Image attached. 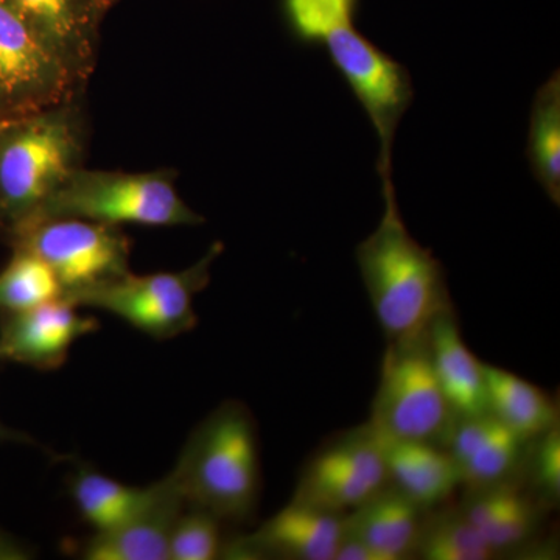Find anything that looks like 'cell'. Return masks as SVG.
Instances as JSON below:
<instances>
[{
  "mask_svg": "<svg viewBox=\"0 0 560 560\" xmlns=\"http://www.w3.org/2000/svg\"><path fill=\"white\" fill-rule=\"evenodd\" d=\"M360 0H282L293 38L324 46L377 132L382 183L393 180V147L401 117L415 98L410 72L378 49L355 25Z\"/></svg>",
  "mask_w": 560,
  "mask_h": 560,
  "instance_id": "1",
  "label": "cell"
},
{
  "mask_svg": "<svg viewBox=\"0 0 560 560\" xmlns=\"http://www.w3.org/2000/svg\"><path fill=\"white\" fill-rule=\"evenodd\" d=\"M382 197L381 223L357 246V264L388 342L418 340L438 316L453 311L444 267L408 231L393 180L382 183Z\"/></svg>",
  "mask_w": 560,
  "mask_h": 560,
  "instance_id": "2",
  "label": "cell"
},
{
  "mask_svg": "<svg viewBox=\"0 0 560 560\" xmlns=\"http://www.w3.org/2000/svg\"><path fill=\"white\" fill-rule=\"evenodd\" d=\"M90 140L84 92L47 108L0 120V231L27 223L77 168Z\"/></svg>",
  "mask_w": 560,
  "mask_h": 560,
  "instance_id": "3",
  "label": "cell"
},
{
  "mask_svg": "<svg viewBox=\"0 0 560 560\" xmlns=\"http://www.w3.org/2000/svg\"><path fill=\"white\" fill-rule=\"evenodd\" d=\"M259 434L241 401H224L191 431L173 470L189 506L224 523L248 522L261 492Z\"/></svg>",
  "mask_w": 560,
  "mask_h": 560,
  "instance_id": "4",
  "label": "cell"
},
{
  "mask_svg": "<svg viewBox=\"0 0 560 560\" xmlns=\"http://www.w3.org/2000/svg\"><path fill=\"white\" fill-rule=\"evenodd\" d=\"M176 178L178 173L173 168L131 173L90 171L83 165L25 224L47 219H81L119 228L124 224L171 228L205 223V217L180 198Z\"/></svg>",
  "mask_w": 560,
  "mask_h": 560,
  "instance_id": "5",
  "label": "cell"
},
{
  "mask_svg": "<svg viewBox=\"0 0 560 560\" xmlns=\"http://www.w3.org/2000/svg\"><path fill=\"white\" fill-rule=\"evenodd\" d=\"M223 250V243L215 242L184 270L142 276L128 271L68 301L109 313L154 340H172L197 327L195 298L208 289L210 270Z\"/></svg>",
  "mask_w": 560,
  "mask_h": 560,
  "instance_id": "6",
  "label": "cell"
},
{
  "mask_svg": "<svg viewBox=\"0 0 560 560\" xmlns=\"http://www.w3.org/2000/svg\"><path fill=\"white\" fill-rule=\"evenodd\" d=\"M455 420L434 372L429 335L388 342L368 422L372 429L445 448Z\"/></svg>",
  "mask_w": 560,
  "mask_h": 560,
  "instance_id": "7",
  "label": "cell"
},
{
  "mask_svg": "<svg viewBox=\"0 0 560 560\" xmlns=\"http://www.w3.org/2000/svg\"><path fill=\"white\" fill-rule=\"evenodd\" d=\"M7 242L46 261L66 300L131 271V241L119 226L81 219L38 220Z\"/></svg>",
  "mask_w": 560,
  "mask_h": 560,
  "instance_id": "8",
  "label": "cell"
},
{
  "mask_svg": "<svg viewBox=\"0 0 560 560\" xmlns=\"http://www.w3.org/2000/svg\"><path fill=\"white\" fill-rule=\"evenodd\" d=\"M386 485L381 445L366 423L324 445L307 460L291 500L345 515Z\"/></svg>",
  "mask_w": 560,
  "mask_h": 560,
  "instance_id": "9",
  "label": "cell"
},
{
  "mask_svg": "<svg viewBox=\"0 0 560 560\" xmlns=\"http://www.w3.org/2000/svg\"><path fill=\"white\" fill-rule=\"evenodd\" d=\"M68 70L0 0V120L25 116L81 94Z\"/></svg>",
  "mask_w": 560,
  "mask_h": 560,
  "instance_id": "10",
  "label": "cell"
},
{
  "mask_svg": "<svg viewBox=\"0 0 560 560\" xmlns=\"http://www.w3.org/2000/svg\"><path fill=\"white\" fill-rule=\"evenodd\" d=\"M98 329L97 319L81 315L66 298L24 312L0 313V363L60 370L72 346Z\"/></svg>",
  "mask_w": 560,
  "mask_h": 560,
  "instance_id": "11",
  "label": "cell"
},
{
  "mask_svg": "<svg viewBox=\"0 0 560 560\" xmlns=\"http://www.w3.org/2000/svg\"><path fill=\"white\" fill-rule=\"evenodd\" d=\"M39 43L88 88L97 65L105 14L92 0H3Z\"/></svg>",
  "mask_w": 560,
  "mask_h": 560,
  "instance_id": "12",
  "label": "cell"
},
{
  "mask_svg": "<svg viewBox=\"0 0 560 560\" xmlns=\"http://www.w3.org/2000/svg\"><path fill=\"white\" fill-rule=\"evenodd\" d=\"M345 534V515L291 500L259 529L232 541L226 558L335 560Z\"/></svg>",
  "mask_w": 560,
  "mask_h": 560,
  "instance_id": "13",
  "label": "cell"
},
{
  "mask_svg": "<svg viewBox=\"0 0 560 560\" xmlns=\"http://www.w3.org/2000/svg\"><path fill=\"white\" fill-rule=\"evenodd\" d=\"M178 475L151 485L149 500L127 522L106 533H94L81 547L86 560H168L173 526L186 510Z\"/></svg>",
  "mask_w": 560,
  "mask_h": 560,
  "instance_id": "14",
  "label": "cell"
},
{
  "mask_svg": "<svg viewBox=\"0 0 560 560\" xmlns=\"http://www.w3.org/2000/svg\"><path fill=\"white\" fill-rule=\"evenodd\" d=\"M530 442L488 411L456 418L445 448L458 466L460 486L475 490L512 480Z\"/></svg>",
  "mask_w": 560,
  "mask_h": 560,
  "instance_id": "15",
  "label": "cell"
},
{
  "mask_svg": "<svg viewBox=\"0 0 560 560\" xmlns=\"http://www.w3.org/2000/svg\"><path fill=\"white\" fill-rule=\"evenodd\" d=\"M371 430L381 445L389 485L422 510L441 506L459 488L458 466L447 448Z\"/></svg>",
  "mask_w": 560,
  "mask_h": 560,
  "instance_id": "16",
  "label": "cell"
},
{
  "mask_svg": "<svg viewBox=\"0 0 560 560\" xmlns=\"http://www.w3.org/2000/svg\"><path fill=\"white\" fill-rule=\"evenodd\" d=\"M427 512L388 482L345 514V533L366 545L375 560L410 559L418 550Z\"/></svg>",
  "mask_w": 560,
  "mask_h": 560,
  "instance_id": "17",
  "label": "cell"
},
{
  "mask_svg": "<svg viewBox=\"0 0 560 560\" xmlns=\"http://www.w3.org/2000/svg\"><path fill=\"white\" fill-rule=\"evenodd\" d=\"M540 503L529 490L514 480L497 482L486 488L467 490L459 508L481 534L490 550H515L534 539L541 522Z\"/></svg>",
  "mask_w": 560,
  "mask_h": 560,
  "instance_id": "18",
  "label": "cell"
},
{
  "mask_svg": "<svg viewBox=\"0 0 560 560\" xmlns=\"http://www.w3.org/2000/svg\"><path fill=\"white\" fill-rule=\"evenodd\" d=\"M429 348L442 393L456 418L488 412L485 363L464 342L455 308L433 320L429 330Z\"/></svg>",
  "mask_w": 560,
  "mask_h": 560,
  "instance_id": "19",
  "label": "cell"
},
{
  "mask_svg": "<svg viewBox=\"0 0 560 560\" xmlns=\"http://www.w3.org/2000/svg\"><path fill=\"white\" fill-rule=\"evenodd\" d=\"M485 375L489 411L525 440H536L559 423L558 407L545 390L490 364H485Z\"/></svg>",
  "mask_w": 560,
  "mask_h": 560,
  "instance_id": "20",
  "label": "cell"
},
{
  "mask_svg": "<svg viewBox=\"0 0 560 560\" xmlns=\"http://www.w3.org/2000/svg\"><path fill=\"white\" fill-rule=\"evenodd\" d=\"M69 490L81 521L94 533H106L127 522L145 504L151 485L136 488L81 466L70 478Z\"/></svg>",
  "mask_w": 560,
  "mask_h": 560,
  "instance_id": "21",
  "label": "cell"
},
{
  "mask_svg": "<svg viewBox=\"0 0 560 560\" xmlns=\"http://www.w3.org/2000/svg\"><path fill=\"white\" fill-rule=\"evenodd\" d=\"M530 172L556 208L560 205V73L545 81L534 95L529 117Z\"/></svg>",
  "mask_w": 560,
  "mask_h": 560,
  "instance_id": "22",
  "label": "cell"
},
{
  "mask_svg": "<svg viewBox=\"0 0 560 560\" xmlns=\"http://www.w3.org/2000/svg\"><path fill=\"white\" fill-rule=\"evenodd\" d=\"M62 298V289L49 265L31 250L13 248L0 270V313L24 312Z\"/></svg>",
  "mask_w": 560,
  "mask_h": 560,
  "instance_id": "23",
  "label": "cell"
},
{
  "mask_svg": "<svg viewBox=\"0 0 560 560\" xmlns=\"http://www.w3.org/2000/svg\"><path fill=\"white\" fill-rule=\"evenodd\" d=\"M416 556L425 560H489L495 556L460 510L427 512Z\"/></svg>",
  "mask_w": 560,
  "mask_h": 560,
  "instance_id": "24",
  "label": "cell"
},
{
  "mask_svg": "<svg viewBox=\"0 0 560 560\" xmlns=\"http://www.w3.org/2000/svg\"><path fill=\"white\" fill-rule=\"evenodd\" d=\"M223 525L210 512L187 504L173 526L168 560H213L226 555Z\"/></svg>",
  "mask_w": 560,
  "mask_h": 560,
  "instance_id": "25",
  "label": "cell"
},
{
  "mask_svg": "<svg viewBox=\"0 0 560 560\" xmlns=\"http://www.w3.org/2000/svg\"><path fill=\"white\" fill-rule=\"evenodd\" d=\"M529 455V492L541 504H556L560 497V429L556 423L533 440Z\"/></svg>",
  "mask_w": 560,
  "mask_h": 560,
  "instance_id": "26",
  "label": "cell"
},
{
  "mask_svg": "<svg viewBox=\"0 0 560 560\" xmlns=\"http://www.w3.org/2000/svg\"><path fill=\"white\" fill-rule=\"evenodd\" d=\"M28 551L24 547L10 537L9 534L0 529V560H20L27 559Z\"/></svg>",
  "mask_w": 560,
  "mask_h": 560,
  "instance_id": "27",
  "label": "cell"
},
{
  "mask_svg": "<svg viewBox=\"0 0 560 560\" xmlns=\"http://www.w3.org/2000/svg\"><path fill=\"white\" fill-rule=\"evenodd\" d=\"M0 441H27V436L9 429V427H5L0 422Z\"/></svg>",
  "mask_w": 560,
  "mask_h": 560,
  "instance_id": "28",
  "label": "cell"
},
{
  "mask_svg": "<svg viewBox=\"0 0 560 560\" xmlns=\"http://www.w3.org/2000/svg\"><path fill=\"white\" fill-rule=\"evenodd\" d=\"M92 2L95 3V7H97L103 14H106L119 0H92Z\"/></svg>",
  "mask_w": 560,
  "mask_h": 560,
  "instance_id": "29",
  "label": "cell"
}]
</instances>
